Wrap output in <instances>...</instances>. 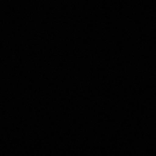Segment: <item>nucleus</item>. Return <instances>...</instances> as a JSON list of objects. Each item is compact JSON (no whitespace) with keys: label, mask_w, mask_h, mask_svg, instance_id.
<instances>
[]
</instances>
